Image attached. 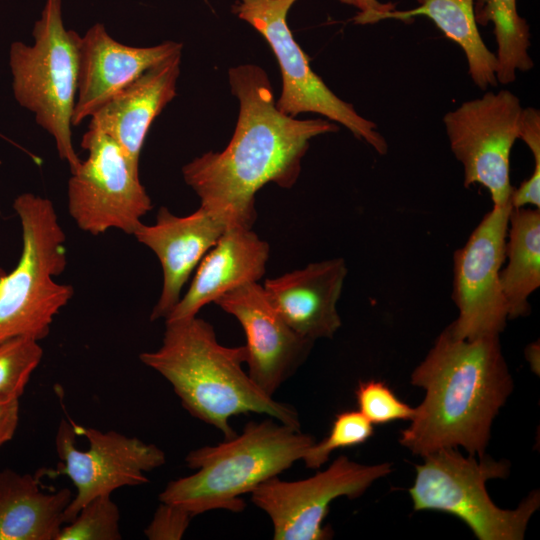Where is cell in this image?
Here are the masks:
<instances>
[{
    "label": "cell",
    "instance_id": "cell-6",
    "mask_svg": "<svg viewBox=\"0 0 540 540\" xmlns=\"http://www.w3.org/2000/svg\"><path fill=\"white\" fill-rule=\"evenodd\" d=\"M33 43L10 45L13 95L54 139L71 172L81 163L72 143V118L79 77L81 36L65 27L62 0H46L35 22Z\"/></svg>",
    "mask_w": 540,
    "mask_h": 540
},
{
    "label": "cell",
    "instance_id": "cell-30",
    "mask_svg": "<svg viewBox=\"0 0 540 540\" xmlns=\"http://www.w3.org/2000/svg\"><path fill=\"white\" fill-rule=\"evenodd\" d=\"M19 399L0 398V446L10 441L19 422Z\"/></svg>",
    "mask_w": 540,
    "mask_h": 540
},
{
    "label": "cell",
    "instance_id": "cell-26",
    "mask_svg": "<svg viewBox=\"0 0 540 540\" xmlns=\"http://www.w3.org/2000/svg\"><path fill=\"white\" fill-rule=\"evenodd\" d=\"M373 431V425L359 411L340 412L335 416L329 434L322 441H315L302 460L307 468L318 469L333 451L360 445L373 435Z\"/></svg>",
    "mask_w": 540,
    "mask_h": 540
},
{
    "label": "cell",
    "instance_id": "cell-19",
    "mask_svg": "<svg viewBox=\"0 0 540 540\" xmlns=\"http://www.w3.org/2000/svg\"><path fill=\"white\" fill-rule=\"evenodd\" d=\"M269 255V244L252 229L227 228L197 266L187 292L165 322L195 317L224 294L258 282L266 272Z\"/></svg>",
    "mask_w": 540,
    "mask_h": 540
},
{
    "label": "cell",
    "instance_id": "cell-24",
    "mask_svg": "<svg viewBox=\"0 0 540 540\" xmlns=\"http://www.w3.org/2000/svg\"><path fill=\"white\" fill-rule=\"evenodd\" d=\"M43 356L39 341L28 337L0 343V398L19 399Z\"/></svg>",
    "mask_w": 540,
    "mask_h": 540
},
{
    "label": "cell",
    "instance_id": "cell-29",
    "mask_svg": "<svg viewBox=\"0 0 540 540\" xmlns=\"http://www.w3.org/2000/svg\"><path fill=\"white\" fill-rule=\"evenodd\" d=\"M342 4L355 7L358 13L353 18L356 24H375L385 20L386 15L396 10V4L392 2H380L379 0H336Z\"/></svg>",
    "mask_w": 540,
    "mask_h": 540
},
{
    "label": "cell",
    "instance_id": "cell-3",
    "mask_svg": "<svg viewBox=\"0 0 540 540\" xmlns=\"http://www.w3.org/2000/svg\"><path fill=\"white\" fill-rule=\"evenodd\" d=\"M165 323L161 346L139 359L170 383L189 414L218 429L224 439L236 435L230 419L246 413L301 428L296 409L265 393L244 371V345L220 344L213 326L197 316Z\"/></svg>",
    "mask_w": 540,
    "mask_h": 540
},
{
    "label": "cell",
    "instance_id": "cell-9",
    "mask_svg": "<svg viewBox=\"0 0 540 540\" xmlns=\"http://www.w3.org/2000/svg\"><path fill=\"white\" fill-rule=\"evenodd\" d=\"M81 147L88 156L71 172L68 211L84 232L99 235L117 229L133 235L152 209L139 169L108 135L87 130Z\"/></svg>",
    "mask_w": 540,
    "mask_h": 540
},
{
    "label": "cell",
    "instance_id": "cell-22",
    "mask_svg": "<svg viewBox=\"0 0 540 540\" xmlns=\"http://www.w3.org/2000/svg\"><path fill=\"white\" fill-rule=\"evenodd\" d=\"M411 10L389 12L385 20L395 19L408 23L416 16L429 18L450 40L458 44L465 54L468 73L481 90L498 85L495 53L488 49L478 29L474 14V0H416Z\"/></svg>",
    "mask_w": 540,
    "mask_h": 540
},
{
    "label": "cell",
    "instance_id": "cell-8",
    "mask_svg": "<svg viewBox=\"0 0 540 540\" xmlns=\"http://www.w3.org/2000/svg\"><path fill=\"white\" fill-rule=\"evenodd\" d=\"M296 1L240 0L232 8L233 13L265 38L277 59L283 86L276 107L291 117L306 112L320 114L345 126L378 154H386L388 144L376 123L336 96L312 70L308 56L295 41L287 23L289 9Z\"/></svg>",
    "mask_w": 540,
    "mask_h": 540
},
{
    "label": "cell",
    "instance_id": "cell-13",
    "mask_svg": "<svg viewBox=\"0 0 540 540\" xmlns=\"http://www.w3.org/2000/svg\"><path fill=\"white\" fill-rule=\"evenodd\" d=\"M511 208L493 206L454 253L452 297L458 316L449 327L459 338L499 335L509 320L500 271Z\"/></svg>",
    "mask_w": 540,
    "mask_h": 540
},
{
    "label": "cell",
    "instance_id": "cell-7",
    "mask_svg": "<svg viewBox=\"0 0 540 540\" xmlns=\"http://www.w3.org/2000/svg\"><path fill=\"white\" fill-rule=\"evenodd\" d=\"M409 494L415 511L433 510L463 521L479 540H521L528 522L540 506L539 491H532L516 509L499 508L490 498L486 482L505 478L509 464L485 455L463 456L458 448H442L415 466Z\"/></svg>",
    "mask_w": 540,
    "mask_h": 540
},
{
    "label": "cell",
    "instance_id": "cell-23",
    "mask_svg": "<svg viewBox=\"0 0 540 540\" xmlns=\"http://www.w3.org/2000/svg\"><path fill=\"white\" fill-rule=\"evenodd\" d=\"M474 14L477 24H493L497 44V81L503 85L516 79V72L533 68L529 55L530 28L517 10L516 0H476Z\"/></svg>",
    "mask_w": 540,
    "mask_h": 540
},
{
    "label": "cell",
    "instance_id": "cell-20",
    "mask_svg": "<svg viewBox=\"0 0 540 540\" xmlns=\"http://www.w3.org/2000/svg\"><path fill=\"white\" fill-rule=\"evenodd\" d=\"M72 491L44 492L39 477L0 471V540H56Z\"/></svg>",
    "mask_w": 540,
    "mask_h": 540
},
{
    "label": "cell",
    "instance_id": "cell-28",
    "mask_svg": "<svg viewBox=\"0 0 540 540\" xmlns=\"http://www.w3.org/2000/svg\"><path fill=\"white\" fill-rule=\"evenodd\" d=\"M192 518L186 510L160 502L144 534L149 540H179L188 529Z\"/></svg>",
    "mask_w": 540,
    "mask_h": 540
},
{
    "label": "cell",
    "instance_id": "cell-5",
    "mask_svg": "<svg viewBox=\"0 0 540 540\" xmlns=\"http://www.w3.org/2000/svg\"><path fill=\"white\" fill-rule=\"evenodd\" d=\"M22 230V251L15 268L0 277V343L28 337L40 341L74 294L54 280L67 265L65 233L53 203L33 193L13 202Z\"/></svg>",
    "mask_w": 540,
    "mask_h": 540
},
{
    "label": "cell",
    "instance_id": "cell-27",
    "mask_svg": "<svg viewBox=\"0 0 540 540\" xmlns=\"http://www.w3.org/2000/svg\"><path fill=\"white\" fill-rule=\"evenodd\" d=\"M358 411L372 424L411 420L415 408L399 399L385 382L360 381L355 390Z\"/></svg>",
    "mask_w": 540,
    "mask_h": 540
},
{
    "label": "cell",
    "instance_id": "cell-10",
    "mask_svg": "<svg viewBox=\"0 0 540 540\" xmlns=\"http://www.w3.org/2000/svg\"><path fill=\"white\" fill-rule=\"evenodd\" d=\"M522 111L514 93L500 90L464 101L443 117L451 151L463 167L464 186L485 187L493 206L510 204V155Z\"/></svg>",
    "mask_w": 540,
    "mask_h": 540
},
{
    "label": "cell",
    "instance_id": "cell-17",
    "mask_svg": "<svg viewBox=\"0 0 540 540\" xmlns=\"http://www.w3.org/2000/svg\"><path fill=\"white\" fill-rule=\"evenodd\" d=\"M347 272L345 260L333 258L266 279L262 286L288 326L314 342L332 338L341 327L337 303Z\"/></svg>",
    "mask_w": 540,
    "mask_h": 540
},
{
    "label": "cell",
    "instance_id": "cell-18",
    "mask_svg": "<svg viewBox=\"0 0 540 540\" xmlns=\"http://www.w3.org/2000/svg\"><path fill=\"white\" fill-rule=\"evenodd\" d=\"M181 55L146 70L90 116L88 130L111 137L136 169L152 122L176 95Z\"/></svg>",
    "mask_w": 540,
    "mask_h": 540
},
{
    "label": "cell",
    "instance_id": "cell-16",
    "mask_svg": "<svg viewBox=\"0 0 540 540\" xmlns=\"http://www.w3.org/2000/svg\"><path fill=\"white\" fill-rule=\"evenodd\" d=\"M182 48L174 41L150 47L128 46L113 39L102 23L91 26L80 39L72 125H79L119 90Z\"/></svg>",
    "mask_w": 540,
    "mask_h": 540
},
{
    "label": "cell",
    "instance_id": "cell-1",
    "mask_svg": "<svg viewBox=\"0 0 540 540\" xmlns=\"http://www.w3.org/2000/svg\"><path fill=\"white\" fill-rule=\"evenodd\" d=\"M231 92L239 100L234 134L224 150L209 151L182 168L200 206L227 228L252 229L255 195L267 183L291 188L310 140L336 132L322 118L300 120L279 111L266 72L251 64L229 69Z\"/></svg>",
    "mask_w": 540,
    "mask_h": 540
},
{
    "label": "cell",
    "instance_id": "cell-11",
    "mask_svg": "<svg viewBox=\"0 0 540 540\" xmlns=\"http://www.w3.org/2000/svg\"><path fill=\"white\" fill-rule=\"evenodd\" d=\"M60 459L56 475L68 476L76 494L65 511L71 521L91 499L125 486L147 483V472L166 462L163 450L116 431L74 426L62 419L55 438Z\"/></svg>",
    "mask_w": 540,
    "mask_h": 540
},
{
    "label": "cell",
    "instance_id": "cell-12",
    "mask_svg": "<svg viewBox=\"0 0 540 540\" xmlns=\"http://www.w3.org/2000/svg\"><path fill=\"white\" fill-rule=\"evenodd\" d=\"M391 471L390 463L364 465L342 455L307 479H268L250 493L251 501L269 516L275 540L330 539L332 530L323 522L331 502L360 497Z\"/></svg>",
    "mask_w": 540,
    "mask_h": 540
},
{
    "label": "cell",
    "instance_id": "cell-14",
    "mask_svg": "<svg viewBox=\"0 0 540 540\" xmlns=\"http://www.w3.org/2000/svg\"><path fill=\"white\" fill-rule=\"evenodd\" d=\"M215 303L241 324L246 336L248 374L273 396L304 362L314 342L288 326L258 282L244 284Z\"/></svg>",
    "mask_w": 540,
    "mask_h": 540
},
{
    "label": "cell",
    "instance_id": "cell-4",
    "mask_svg": "<svg viewBox=\"0 0 540 540\" xmlns=\"http://www.w3.org/2000/svg\"><path fill=\"white\" fill-rule=\"evenodd\" d=\"M315 439L274 418L248 422L240 434L215 446L190 451L193 474L170 481L159 501L193 517L212 510L242 512V496L302 460Z\"/></svg>",
    "mask_w": 540,
    "mask_h": 540
},
{
    "label": "cell",
    "instance_id": "cell-21",
    "mask_svg": "<svg viewBox=\"0 0 540 540\" xmlns=\"http://www.w3.org/2000/svg\"><path fill=\"white\" fill-rule=\"evenodd\" d=\"M500 271L509 319L530 313L529 297L540 287V208H511Z\"/></svg>",
    "mask_w": 540,
    "mask_h": 540
},
{
    "label": "cell",
    "instance_id": "cell-15",
    "mask_svg": "<svg viewBox=\"0 0 540 540\" xmlns=\"http://www.w3.org/2000/svg\"><path fill=\"white\" fill-rule=\"evenodd\" d=\"M226 229L223 222L200 206L185 216L161 207L153 224L142 223L135 230L133 236L155 253L162 267V290L151 321L169 316L192 272Z\"/></svg>",
    "mask_w": 540,
    "mask_h": 540
},
{
    "label": "cell",
    "instance_id": "cell-2",
    "mask_svg": "<svg viewBox=\"0 0 540 540\" xmlns=\"http://www.w3.org/2000/svg\"><path fill=\"white\" fill-rule=\"evenodd\" d=\"M411 383L425 396L401 431L400 444L422 457L458 447L483 457L493 420L513 390L499 335L463 339L446 327Z\"/></svg>",
    "mask_w": 540,
    "mask_h": 540
},
{
    "label": "cell",
    "instance_id": "cell-25",
    "mask_svg": "<svg viewBox=\"0 0 540 540\" xmlns=\"http://www.w3.org/2000/svg\"><path fill=\"white\" fill-rule=\"evenodd\" d=\"M120 512L110 495L88 501L77 515L63 526L56 540H120Z\"/></svg>",
    "mask_w": 540,
    "mask_h": 540
}]
</instances>
